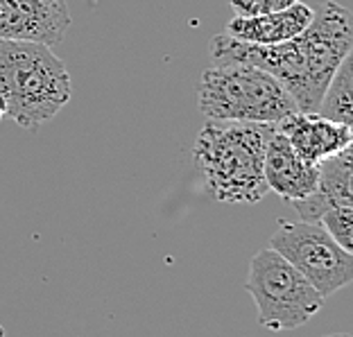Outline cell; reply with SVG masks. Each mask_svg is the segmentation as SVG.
<instances>
[{
	"label": "cell",
	"instance_id": "9c48e42d",
	"mask_svg": "<svg viewBox=\"0 0 353 337\" xmlns=\"http://www.w3.org/2000/svg\"><path fill=\"white\" fill-rule=\"evenodd\" d=\"M263 174L270 190H274L285 202H296V199L308 197L317 188L319 163H308L301 156H296L285 136L274 130L268 150H265Z\"/></svg>",
	"mask_w": 353,
	"mask_h": 337
},
{
	"label": "cell",
	"instance_id": "5b68a950",
	"mask_svg": "<svg viewBox=\"0 0 353 337\" xmlns=\"http://www.w3.org/2000/svg\"><path fill=\"white\" fill-rule=\"evenodd\" d=\"M245 287L259 310V324L270 331L301 328L324 308V296L274 249L254 256Z\"/></svg>",
	"mask_w": 353,
	"mask_h": 337
},
{
	"label": "cell",
	"instance_id": "30bf717a",
	"mask_svg": "<svg viewBox=\"0 0 353 337\" xmlns=\"http://www.w3.org/2000/svg\"><path fill=\"white\" fill-rule=\"evenodd\" d=\"M301 220L319 222L335 206H353V152L351 147L319 163L317 188L308 197L290 202Z\"/></svg>",
	"mask_w": 353,
	"mask_h": 337
},
{
	"label": "cell",
	"instance_id": "4fadbf2b",
	"mask_svg": "<svg viewBox=\"0 0 353 337\" xmlns=\"http://www.w3.org/2000/svg\"><path fill=\"white\" fill-rule=\"evenodd\" d=\"M319 224L342 249H353V206H335L322 215Z\"/></svg>",
	"mask_w": 353,
	"mask_h": 337
},
{
	"label": "cell",
	"instance_id": "6da1fadb",
	"mask_svg": "<svg viewBox=\"0 0 353 337\" xmlns=\"http://www.w3.org/2000/svg\"><path fill=\"white\" fill-rule=\"evenodd\" d=\"M353 50L351 14L335 0H326L312 14L299 37L276 45H254L229 34L211 41L215 63H250L276 77L299 111H317L328 82Z\"/></svg>",
	"mask_w": 353,
	"mask_h": 337
},
{
	"label": "cell",
	"instance_id": "52a82bcc",
	"mask_svg": "<svg viewBox=\"0 0 353 337\" xmlns=\"http://www.w3.org/2000/svg\"><path fill=\"white\" fill-rule=\"evenodd\" d=\"M70 28L66 0H0V41L59 45Z\"/></svg>",
	"mask_w": 353,
	"mask_h": 337
},
{
	"label": "cell",
	"instance_id": "277c9868",
	"mask_svg": "<svg viewBox=\"0 0 353 337\" xmlns=\"http://www.w3.org/2000/svg\"><path fill=\"white\" fill-rule=\"evenodd\" d=\"M197 104L206 120L276 125L296 114L283 84L250 63H213L197 84Z\"/></svg>",
	"mask_w": 353,
	"mask_h": 337
},
{
	"label": "cell",
	"instance_id": "3957f363",
	"mask_svg": "<svg viewBox=\"0 0 353 337\" xmlns=\"http://www.w3.org/2000/svg\"><path fill=\"white\" fill-rule=\"evenodd\" d=\"M73 86L50 45L0 41V109L23 130H37L66 107Z\"/></svg>",
	"mask_w": 353,
	"mask_h": 337
},
{
	"label": "cell",
	"instance_id": "ba28073f",
	"mask_svg": "<svg viewBox=\"0 0 353 337\" xmlns=\"http://www.w3.org/2000/svg\"><path fill=\"white\" fill-rule=\"evenodd\" d=\"M276 130L285 136L290 147L308 163H322L324 159L351 147V127L333 123L317 111H296L276 123Z\"/></svg>",
	"mask_w": 353,
	"mask_h": 337
},
{
	"label": "cell",
	"instance_id": "9a60e30c",
	"mask_svg": "<svg viewBox=\"0 0 353 337\" xmlns=\"http://www.w3.org/2000/svg\"><path fill=\"white\" fill-rule=\"evenodd\" d=\"M324 337H351L349 333H335V335H324Z\"/></svg>",
	"mask_w": 353,
	"mask_h": 337
},
{
	"label": "cell",
	"instance_id": "8992f818",
	"mask_svg": "<svg viewBox=\"0 0 353 337\" xmlns=\"http://www.w3.org/2000/svg\"><path fill=\"white\" fill-rule=\"evenodd\" d=\"M270 249L283 256L324 299L353 278L351 252L342 249L319 222L281 220L270 238Z\"/></svg>",
	"mask_w": 353,
	"mask_h": 337
},
{
	"label": "cell",
	"instance_id": "5bb4252c",
	"mask_svg": "<svg viewBox=\"0 0 353 337\" xmlns=\"http://www.w3.org/2000/svg\"><path fill=\"white\" fill-rule=\"evenodd\" d=\"M294 3H299V0H229L236 16H261V14L285 10V7H290Z\"/></svg>",
	"mask_w": 353,
	"mask_h": 337
},
{
	"label": "cell",
	"instance_id": "8fae6325",
	"mask_svg": "<svg viewBox=\"0 0 353 337\" xmlns=\"http://www.w3.org/2000/svg\"><path fill=\"white\" fill-rule=\"evenodd\" d=\"M312 14H315V10L299 0V3L279 12H270L261 16H234L227 23V28H224V34L254 45L285 43L290 39L299 37L310 25Z\"/></svg>",
	"mask_w": 353,
	"mask_h": 337
},
{
	"label": "cell",
	"instance_id": "7c38bea8",
	"mask_svg": "<svg viewBox=\"0 0 353 337\" xmlns=\"http://www.w3.org/2000/svg\"><path fill=\"white\" fill-rule=\"evenodd\" d=\"M317 114L324 116L333 123L353 125V59L351 54L344 59L335 75L328 82L326 91L322 95V102L317 107Z\"/></svg>",
	"mask_w": 353,
	"mask_h": 337
},
{
	"label": "cell",
	"instance_id": "7a4b0ae2",
	"mask_svg": "<svg viewBox=\"0 0 353 337\" xmlns=\"http://www.w3.org/2000/svg\"><path fill=\"white\" fill-rule=\"evenodd\" d=\"M276 125L208 120L192 145L204 188L224 204H256L268 195L263 163Z\"/></svg>",
	"mask_w": 353,
	"mask_h": 337
}]
</instances>
